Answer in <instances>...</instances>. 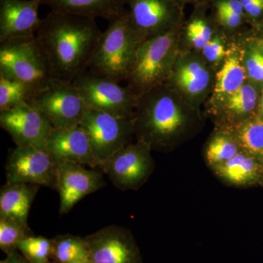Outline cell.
Segmentation results:
<instances>
[{
    "label": "cell",
    "instance_id": "8",
    "mask_svg": "<svg viewBox=\"0 0 263 263\" xmlns=\"http://www.w3.org/2000/svg\"><path fill=\"white\" fill-rule=\"evenodd\" d=\"M87 109L119 118L133 119L138 97L127 86L89 72L72 82Z\"/></svg>",
    "mask_w": 263,
    "mask_h": 263
},
{
    "label": "cell",
    "instance_id": "21",
    "mask_svg": "<svg viewBox=\"0 0 263 263\" xmlns=\"http://www.w3.org/2000/svg\"><path fill=\"white\" fill-rule=\"evenodd\" d=\"M43 5L52 11L88 17L101 18L108 22L124 11V0H43Z\"/></svg>",
    "mask_w": 263,
    "mask_h": 263
},
{
    "label": "cell",
    "instance_id": "38",
    "mask_svg": "<svg viewBox=\"0 0 263 263\" xmlns=\"http://www.w3.org/2000/svg\"><path fill=\"white\" fill-rule=\"evenodd\" d=\"M28 262V261H27ZM28 263H53L51 259L50 260L41 261V262H28Z\"/></svg>",
    "mask_w": 263,
    "mask_h": 263
},
{
    "label": "cell",
    "instance_id": "39",
    "mask_svg": "<svg viewBox=\"0 0 263 263\" xmlns=\"http://www.w3.org/2000/svg\"><path fill=\"white\" fill-rule=\"evenodd\" d=\"M72 263H90L89 259H85V260L77 261V262H74Z\"/></svg>",
    "mask_w": 263,
    "mask_h": 263
},
{
    "label": "cell",
    "instance_id": "13",
    "mask_svg": "<svg viewBox=\"0 0 263 263\" xmlns=\"http://www.w3.org/2000/svg\"><path fill=\"white\" fill-rule=\"evenodd\" d=\"M133 24L146 40L157 37L185 22L183 6L176 0H124Z\"/></svg>",
    "mask_w": 263,
    "mask_h": 263
},
{
    "label": "cell",
    "instance_id": "24",
    "mask_svg": "<svg viewBox=\"0 0 263 263\" xmlns=\"http://www.w3.org/2000/svg\"><path fill=\"white\" fill-rule=\"evenodd\" d=\"M241 150L229 129L215 127L204 148V160L211 169L224 164Z\"/></svg>",
    "mask_w": 263,
    "mask_h": 263
},
{
    "label": "cell",
    "instance_id": "33",
    "mask_svg": "<svg viewBox=\"0 0 263 263\" xmlns=\"http://www.w3.org/2000/svg\"><path fill=\"white\" fill-rule=\"evenodd\" d=\"M246 21L257 27L263 21V0H239Z\"/></svg>",
    "mask_w": 263,
    "mask_h": 263
},
{
    "label": "cell",
    "instance_id": "23",
    "mask_svg": "<svg viewBox=\"0 0 263 263\" xmlns=\"http://www.w3.org/2000/svg\"><path fill=\"white\" fill-rule=\"evenodd\" d=\"M210 3L195 5L193 13L183 22L181 39L186 43L185 49L200 51L217 32L219 26L207 10Z\"/></svg>",
    "mask_w": 263,
    "mask_h": 263
},
{
    "label": "cell",
    "instance_id": "22",
    "mask_svg": "<svg viewBox=\"0 0 263 263\" xmlns=\"http://www.w3.org/2000/svg\"><path fill=\"white\" fill-rule=\"evenodd\" d=\"M41 186L29 183H5L0 191V216L28 228L29 210Z\"/></svg>",
    "mask_w": 263,
    "mask_h": 263
},
{
    "label": "cell",
    "instance_id": "32",
    "mask_svg": "<svg viewBox=\"0 0 263 263\" xmlns=\"http://www.w3.org/2000/svg\"><path fill=\"white\" fill-rule=\"evenodd\" d=\"M226 35V33L219 27L214 37L200 51L205 61L212 66L214 70H216V67L220 68L226 60L228 48H227L224 41Z\"/></svg>",
    "mask_w": 263,
    "mask_h": 263
},
{
    "label": "cell",
    "instance_id": "5",
    "mask_svg": "<svg viewBox=\"0 0 263 263\" xmlns=\"http://www.w3.org/2000/svg\"><path fill=\"white\" fill-rule=\"evenodd\" d=\"M0 75L25 84L34 95L53 79L47 59L35 36L1 43Z\"/></svg>",
    "mask_w": 263,
    "mask_h": 263
},
{
    "label": "cell",
    "instance_id": "1",
    "mask_svg": "<svg viewBox=\"0 0 263 263\" xmlns=\"http://www.w3.org/2000/svg\"><path fill=\"white\" fill-rule=\"evenodd\" d=\"M133 122L137 141L167 154L197 136L205 120L200 109L164 83L138 97Z\"/></svg>",
    "mask_w": 263,
    "mask_h": 263
},
{
    "label": "cell",
    "instance_id": "10",
    "mask_svg": "<svg viewBox=\"0 0 263 263\" xmlns=\"http://www.w3.org/2000/svg\"><path fill=\"white\" fill-rule=\"evenodd\" d=\"M100 167L116 187L128 191L143 186L155 171L156 164L149 148L136 141L118 151Z\"/></svg>",
    "mask_w": 263,
    "mask_h": 263
},
{
    "label": "cell",
    "instance_id": "9",
    "mask_svg": "<svg viewBox=\"0 0 263 263\" xmlns=\"http://www.w3.org/2000/svg\"><path fill=\"white\" fill-rule=\"evenodd\" d=\"M29 103L39 109L54 128L79 126L87 110L72 83L55 79L36 93Z\"/></svg>",
    "mask_w": 263,
    "mask_h": 263
},
{
    "label": "cell",
    "instance_id": "3",
    "mask_svg": "<svg viewBox=\"0 0 263 263\" xmlns=\"http://www.w3.org/2000/svg\"><path fill=\"white\" fill-rule=\"evenodd\" d=\"M144 37L133 24L129 10L109 22L99 40L88 72L119 83L130 75Z\"/></svg>",
    "mask_w": 263,
    "mask_h": 263
},
{
    "label": "cell",
    "instance_id": "34",
    "mask_svg": "<svg viewBox=\"0 0 263 263\" xmlns=\"http://www.w3.org/2000/svg\"><path fill=\"white\" fill-rule=\"evenodd\" d=\"M0 263H28V262L23 256L18 253V251H15L13 253L7 255L6 258L2 260Z\"/></svg>",
    "mask_w": 263,
    "mask_h": 263
},
{
    "label": "cell",
    "instance_id": "14",
    "mask_svg": "<svg viewBox=\"0 0 263 263\" xmlns=\"http://www.w3.org/2000/svg\"><path fill=\"white\" fill-rule=\"evenodd\" d=\"M0 126L17 146L45 147L53 128L46 116L29 103L0 111Z\"/></svg>",
    "mask_w": 263,
    "mask_h": 263
},
{
    "label": "cell",
    "instance_id": "35",
    "mask_svg": "<svg viewBox=\"0 0 263 263\" xmlns=\"http://www.w3.org/2000/svg\"><path fill=\"white\" fill-rule=\"evenodd\" d=\"M180 4L183 6L186 4H193L195 5L202 4V3H210L211 0H176Z\"/></svg>",
    "mask_w": 263,
    "mask_h": 263
},
{
    "label": "cell",
    "instance_id": "31",
    "mask_svg": "<svg viewBox=\"0 0 263 263\" xmlns=\"http://www.w3.org/2000/svg\"><path fill=\"white\" fill-rule=\"evenodd\" d=\"M53 241L43 236L27 235L18 245V251L28 262L50 260Z\"/></svg>",
    "mask_w": 263,
    "mask_h": 263
},
{
    "label": "cell",
    "instance_id": "7",
    "mask_svg": "<svg viewBox=\"0 0 263 263\" xmlns=\"http://www.w3.org/2000/svg\"><path fill=\"white\" fill-rule=\"evenodd\" d=\"M89 140L95 160L100 167L111 156L133 143V119L119 118L87 109L80 123Z\"/></svg>",
    "mask_w": 263,
    "mask_h": 263
},
{
    "label": "cell",
    "instance_id": "4",
    "mask_svg": "<svg viewBox=\"0 0 263 263\" xmlns=\"http://www.w3.org/2000/svg\"><path fill=\"white\" fill-rule=\"evenodd\" d=\"M183 24L141 43L127 80V87L138 98L168 80L180 51Z\"/></svg>",
    "mask_w": 263,
    "mask_h": 263
},
{
    "label": "cell",
    "instance_id": "12",
    "mask_svg": "<svg viewBox=\"0 0 263 263\" xmlns=\"http://www.w3.org/2000/svg\"><path fill=\"white\" fill-rule=\"evenodd\" d=\"M84 238L90 263H143L139 247L127 228L105 227Z\"/></svg>",
    "mask_w": 263,
    "mask_h": 263
},
{
    "label": "cell",
    "instance_id": "28",
    "mask_svg": "<svg viewBox=\"0 0 263 263\" xmlns=\"http://www.w3.org/2000/svg\"><path fill=\"white\" fill-rule=\"evenodd\" d=\"M240 43L242 59L247 72V81L263 88V45L256 37Z\"/></svg>",
    "mask_w": 263,
    "mask_h": 263
},
{
    "label": "cell",
    "instance_id": "27",
    "mask_svg": "<svg viewBox=\"0 0 263 263\" xmlns=\"http://www.w3.org/2000/svg\"><path fill=\"white\" fill-rule=\"evenodd\" d=\"M212 15L226 34H232L247 22L239 0H211Z\"/></svg>",
    "mask_w": 263,
    "mask_h": 263
},
{
    "label": "cell",
    "instance_id": "11",
    "mask_svg": "<svg viewBox=\"0 0 263 263\" xmlns=\"http://www.w3.org/2000/svg\"><path fill=\"white\" fill-rule=\"evenodd\" d=\"M57 166L46 147L16 146L8 152L6 183L56 189Z\"/></svg>",
    "mask_w": 263,
    "mask_h": 263
},
{
    "label": "cell",
    "instance_id": "18",
    "mask_svg": "<svg viewBox=\"0 0 263 263\" xmlns=\"http://www.w3.org/2000/svg\"><path fill=\"white\" fill-rule=\"evenodd\" d=\"M260 89L247 81L209 111L216 127L230 129L257 114Z\"/></svg>",
    "mask_w": 263,
    "mask_h": 263
},
{
    "label": "cell",
    "instance_id": "30",
    "mask_svg": "<svg viewBox=\"0 0 263 263\" xmlns=\"http://www.w3.org/2000/svg\"><path fill=\"white\" fill-rule=\"evenodd\" d=\"M29 229L13 219L0 216V249L6 255L18 251L19 242L29 235Z\"/></svg>",
    "mask_w": 263,
    "mask_h": 263
},
{
    "label": "cell",
    "instance_id": "17",
    "mask_svg": "<svg viewBox=\"0 0 263 263\" xmlns=\"http://www.w3.org/2000/svg\"><path fill=\"white\" fill-rule=\"evenodd\" d=\"M43 0H0V43L34 37L42 18L38 9Z\"/></svg>",
    "mask_w": 263,
    "mask_h": 263
},
{
    "label": "cell",
    "instance_id": "26",
    "mask_svg": "<svg viewBox=\"0 0 263 263\" xmlns=\"http://www.w3.org/2000/svg\"><path fill=\"white\" fill-rule=\"evenodd\" d=\"M51 260L53 263H72L89 259V249L84 238L70 234L52 238Z\"/></svg>",
    "mask_w": 263,
    "mask_h": 263
},
{
    "label": "cell",
    "instance_id": "36",
    "mask_svg": "<svg viewBox=\"0 0 263 263\" xmlns=\"http://www.w3.org/2000/svg\"><path fill=\"white\" fill-rule=\"evenodd\" d=\"M257 114H258L259 117H262L263 119V88L260 90Z\"/></svg>",
    "mask_w": 263,
    "mask_h": 263
},
{
    "label": "cell",
    "instance_id": "6",
    "mask_svg": "<svg viewBox=\"0 0 263 263\" xmlns=\"http://www.w3.org/2000/svg\"><path fill=\"white\" fill-rule=\"evenodd\" d=\"M216 73L201 52L180 49L171 76L165 83L190 105L200 110V106L212 94Z\"/></svg>",
    "mask_w": 263,
    "mask_h": 263
},
{
    "label": "cell",
    "instance_id": "40",
    "mask_svg": "<svg viewBox=\"0 0 263 263\" xmlns=\"http://www.w3.org/2000/svg\"><path fill=\"white\" fill-rule=\"evenodd\" d=\"M261 162H262V169H263V158L261 159Z\"/></svg>",
    "mask_w": 263,
    "mask_h": 263
},
{
    "label": "cell",
    "instance_id": "20",
    "mask_svg": "<svg viewBox=\"0 0 263 263\" xmlns=\"http://www.w3.org/2000/svg\"><path fill=\"white\" fill-rule=\"evenodd\" d=\"M216 177L235 187L263 186V169L260 159L240 150L233 158L212 169Z\"/></svg>",
    "mask_w": 263,
    "mask_h": 263
},
{
    "label": "cell",
    "instance_id": "37",
    "mask_svg": "<svg viewBox=\"0 0 263 263\" xmlns=\"http://www.w3.org/2000/svg\"><path fill=\"white\" fill-rule=\"evenodd\" d=\"M255 28L257 30V35L255 36V37L258 40L259 42H260L263 45V21Z\"/></svg>",
    "mask_w": 263,
    "mask_h": 263
},
{
    "label": "cell",
    "instance_id": "16",
    "mask_svg": "<svg viewBox=\"0 0 263 263\" xmlns=\"http://www.w3.org/2000/svg\"><path fill=\"white\" fill-rule=\"evenodd\" d=\"M46 150L57 164L76 163L98 167L89 140L80 125L67 128H53L46 143Z\"/></svg>",
    "mask_w": 263,
    "mask_h": 263
},
{
    "label": "cell",
    "instance_id": "2",
    "mask_svg": "<svg viewBox=\"0 0 263 263\" xmlns=\"http://www.w3.org/2000/svg\"><path fill=\"white\" fill-rule=\"evenodd\" d=\"M102 33L95 18L51 10L35 37L53 79L72 83L87 72Z\"/></svg>",
    "mask_w": 263,
    "mask_h": 263
},
{
    "label": "cell",
    "instance_id": "29",
    "mask_svg": "<svg viewBox=\"0 0 263 263\" xmlns=\"http://www.w3.org/2000/svg\"><path fill=\"white\" fill-rule=\"evenodd\" d=\"M33 95L25 84L0 75V111L29 103Z\"/></svg>",
    "mask_w": 263,
    "mask_h": 263
},
{
    "label": "cell",
    "instance_id": "15",
    "mask_svg": "<svg viewBox=\"0 0 263 263\" xmlns=\"http://www.w3.org/2000/svg\"><path fill=\"white\" fill-rule=\"evenodd\" d=\"M103 175L82 164L62 163L57 166V187L60 194V214H67L84 197L105 186Z\"/></svg>",
    "mask_w": 263,
    "mask_h": 263
},
{
    "label": "cell",
    "instance_id": "25",
    "mask_svg": "<svg viewBox=\"0 0 263 263\" xmlns=\"http://www.w3.org/2000/svg\"><path fill=\"white\" fill-rule=\"evenodd\" d=\"M229 129L242 150L260 160L263 158V119L258 114H254Z\"/></svg>",
    "mask_w": 263,
    "mask_h": 263
},
{
    "label": "cell",
    "instance_id": "19",
    "mask_svg": "<svg viewBox=\"0 0 263 263\" xmlns=\"http://www.w3.org/2000/svg\"><path fill=\"white\" fill-rule=\"evenodd\" d=\"M247 81L240 44L233 43L228 48L226 60L216 73L215 84L207 101L208 111L215 108Z\"/></svg>",
    "mask_w": 263,
    "mask_h": 263
}]
</instances>
